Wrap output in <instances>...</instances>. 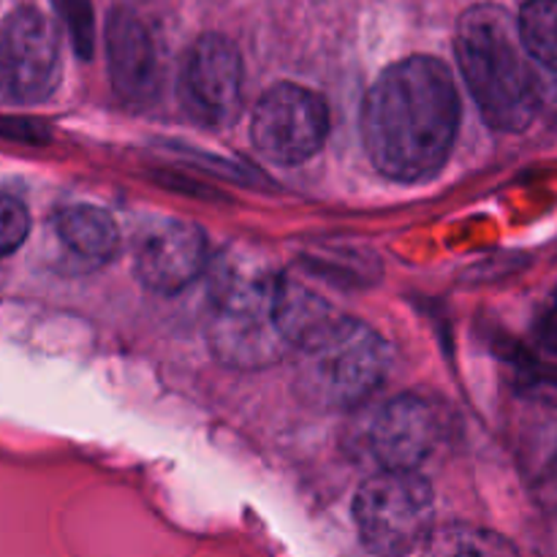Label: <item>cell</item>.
Masks as SVG:
<instances>
[{"mask_svg": "<svg viewBox=\"0 0 557 557\" xmlns=\"http://www.w3.org/2000/svg\"><path fill=\"white\" fill-rule=\"evenodd\" d=\"M460 128V96L451 71L430 54L389 65L362 103V141L370 161L397 183L433 177Z\"/></svg>", "mask_w": 557, "mask_h": 557, "instance_id": "obj_1", "label": "cell"}, {"mask_svg": "<svg viewBox=\"0 0 557 557\" xmlns=\"http://www.w3.org/2000/svg\"><path fill=\"white\" fill-rule=\"evenodd\" d=\"M457 63L479 112L504 134L533 123L539 107L536 65L522 47L517 20L495 3H479L457 22Z\"/></svg>", "mask_w": 557, "mask_h": 557, "instance_id": "obj_2", "label": "cell"}, {"mask_svg": "<svg viewBox=\"0 0 557 557\" xmlns=\"http://www.w3.org/2000/svg\"><path fill=\"white\" fill-rule=\"evenodd\" d=\"M297 351L302 357V395L321 408H354L368 403L389 368L384 337L348 315H341Z\"/></svg>", "mask_w": 557, "mask_h": 557, "instance_id": "obj_3", "label": "cell"}, {"mask_svg": "<svg viewBox=\"0 0 557 557\" xmlns=\"http://www.w3.org/2000/svg\"><path fill=\"white\" fill-rule=\"evenodd\" d=\"M277 277L259 264L232 261L221 270L210 326V346L218 359L234 368H264L288 351L275 315Z\"/></svg>", "mask_w": 557, "mask_h": 557, "instance_id": "obj_4", "label": "cell"}, {"mask_svg": "<svg viewBox=\"0 0 557 557\" xmlns=\"http://www.w3.org/2000/svg\"><path fill=\"white\" fill-rule=\"evenodd\" d=\"M433 490L417 468H381L354 498V522L368 549L408 555L433 536Z\"/></svg>", "mask_w": 557, "mask_h": 557, "instance_id": "obj_5", "label": "cell"}, {"mask_svg": "<svg viewBox=\"0 0 557 557\" xmlns=\"http://www.w3.org/2000/svg\"><path fill=\"white\" fill-rule=\"evenodd\" d=\"M250 136L261 156L294 166L324 147L330 136V109L319 92L294 82H281L256 103Z\"/></svg>", "mask_w": 557, "mask_h": 557, "instance_id": "obj_6", "label": "cell"}, {"mask_svg": "<svg viewBox=\"0 0 557 557\" xmlns=\"http://www.w3.org/2000/svg\"><path fill=\"white\" fill-rule=\"evenodd\" d=\"M243 58L228 38L218 33L196 38L183 60L177 82L180 107L207 128L234 123L243 109Z\"/></svg>", "mask_w": 557, "mask_h": 557, "instance_id": "obj_7", "label": "cell"}, {"mask_svg": "<svg viewBox=\"0 0 557 557\" xmlns=\"http://www.w3.org/2000/svg\"><path fill=\"white\" fill-rule=\"evenodd\" d=\"M60 76V47L52 25L36 9H16L0 22V96L41 101Z\"/></svg>", "mask_w": 557, "mask_h": 557, "instance_id": "obj_8", "label": "cell"}, {"mask_svg": "<svg viewBox=\"0 0 557 557\" xmlns=\"http://www.w3.org/2000/svg\"><path fill=\"white\" fill-rule=\"evenodd\" d=\"M444 433L446 419L433 400L397 395L370 413L364 446L381 468H419L438 451Z\"/></svg>", "mask_w": 557, "mask_h": 557, "instance_id": "obj_9", "label": "cell"}, {"mask_svg": "<svg viewBox=\"0 0 557 557\" xmlns=\"http://www.w3.org/2000/svg\"><path fill=\"white\" fill-rule=\"evenodd\" d=\"M207 239L199 226L158 218L139 228L134 239V270L150 292L177 294L207 270Z\"/></svg>", "mask_w": 557, "mask_h": 557, "instance_id": "obj_10", "label": "cell"}, {"mask_svg": "<svg viewBox=\"0 0 557 557\" xmlns=\"http://www.w3.org/2000/svg\"><path fill=\"white\" fill-rule=\"evenodd\" d=\"M161 54L150 27L128 9L107 22V63L112 87L123 101L150 103L161 87Z\"/></svg>", "mask_w": 557, "mask_h": 557, "instance_id": "obj_11", "label": "cell"}, {"mask_svg": "<svg viewBox=\"0 0 557 557\" xmlns=\"http://www.w3.org/2000/svg\"><path fill=\"white\" fill-rule=\"evenodd\" d=\"M54 237L82 264L101 267L120 250V228L101 207L74 205L54 215Z\"/></svg>", "mask_w": 557, "mask_h": 557, "instance_id": "obj_12", "label": "cell"}, {"mask_svg": "<svg viewBox=\"0 0 557 557\" xmlns=\"http://www.w3.org/2000/svg\"><path fill=\"white\" fill-rule=\"evenodd\" d=\"M517 27L539 79H557V0H528Z\"/></svg>", "mask_w": 557, "mask_h": 557, "instance_id": "obj_13", "label": "cell"}, {"mask_svg": "<svg viewBox=\"0 0 557 557\" xmlns=\"http://www.w3.org/2000/svg\"><path fill=\"white\" fill-rule=\"evenodd\" d=\"M428 553H444V555H500L515 553L511 544L504 539L493 536V533L476 531V528H449V531L430 536L424 544Z\"/></svg>", "mask_w": 557, "mask_h": 557, "instance_id": "obj_14", "label": "cell"}, {"mask_svg": "<svg viewBox=\"0 0 557 557\" xmlns=\"http://www.w3.org/2000/svg\"><path fill=\"white\" fill-rule=\"evenodd\" d=\"M69 30L71 44H74L79 58H92L96 49V16H92L90 0H52Z\"/></svg>", "mask_w": 557, "mask_h": 557, "instance_id": "obj_15", "label": "cell"}, {"mask_svg": "<svg viewBox=\"0 0 557 557\" xmlns=\"http://www.w3.org/2000/svg\"><path fill=\"white\" fill-rule=\"evenodd\" d=\"M30 232V215H27L25 205L14 196L0 194V259L11 256Z\"/></svg>", "mask_w": 557, "mask_h": 557, "instance_id": "obj_16", "label": "cell"}, {"mask_svg": "<svg viewBox=\"0 0 557 557\" xmlns=\"http://www.w3.org/2000/svg\"><path fill=\"white\" fill-rule=\"evenodd\" d=\"M539 495H542L544 506H547V509H553L557 515V446H555L553 457L547 460V466H544L542 482H539Z\"/></svg>", "mask_w": 557, "mask_h": 557, "instance_id": "obj_17", "label": "cell"}, {"mask_svg": "<svg viewBox=\"0 0 557 557\" xmlns=\"http://www.w3.org/2000/svg\"><path fill=\"white\" fill-rule=\"evenodd\" d=\"M542 343L549 354H555L557 357V294H555L553 308H549L547 315L542 319Z\"/></svg>", "mask_w": 557, "mask_h": 557, "instance_id": "obj_18", "label": "cell"}, {"mask_svg": "<svg viewBox=\"0 0 557 557\" xmlns=\"http://www.w3.org/2000/svg\"><path fill=\"white\" fill-rule=\"evenodd\" d=\"M539 107H547L549 117L557 125V79H539Z\"/></svg>", "mask_w": 557, "mask_h": 557, "instance_id": "obj_19", "label": "cell"}]
</instances>
